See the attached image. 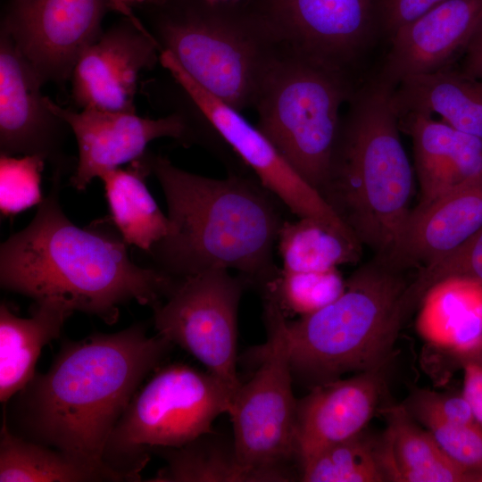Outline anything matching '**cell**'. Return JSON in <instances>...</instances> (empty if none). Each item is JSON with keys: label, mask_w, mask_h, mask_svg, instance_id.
<instances>
[{"label": "cell", "mask_w": 482, "mask_h": 482, "mask_svg": "<svg viewBox=\"0 0 482 482\" xmlns=\"http://www.w3.org/2000/svg\"><path fill=\"white\" fill-rule=\"evenodd\" d=\"M137 322L120 331L64 338L49 369L4 404L15 435L103 461L107 439L145 376L172 346Z\"/></svg>", "instance_id": "6da1fadb"}, {"label": "cell", "mask_w": 482, "mask_h": 482, "mask_svg": "<svg viewBox=\"0 0 482 482\" xmlns=\"http://www.w3.org/2000/svg\"><path fill=\"white\" fill-rule=\"evenodd\" d=\"M62 176L54 171L33 220L1 244V287L35 302L62 301L108 325L130 301L152 309L163 302L179 278L136 264L109 219L75 225L60 204Z\"/></svg>", "instance_id": "7a4b0ae2"}, {"label": "cell", "mask_w": 482, "mask_h": 482, "mask_svg": "<svg viewBox=\"0 0 482 482\" xmlns=\"http://www.w3.org/2000/svg\"><path fill=\"white\" fill-rule=\"evenodd\" d=\"M148 159L169 219L168 233L147 253L153 267L177 278L234 270L264 290L280 271L273 250L286 220L282 203L256 178H208L162 155L149 153Z\"/></svg>", "instance_id": "3957f363"}, {"label": "cell", "mask_w": 482, "mask_h": 482, "mask_svg": "<svg viewBox=\"0 0 482 482\" xmlns=\"http://www.w3.org/2000/svg\"><path fill=\"white\" fill-rule=\"evenodd\" d=\"M395 88L378 74L354 87L328 177L318 190L362 246L386 260L411 210L414 187Z\"/></svg>", "instance_id": "277c9868"}, {"label": "cell", "mask_w": 482, "mask_h": 482, "mask_svg": "<svg viewBox=\"0 0 482 482\" xmlns=\"http://www.w3.org/2000/svg\"><path fill=\"white\" fill-rule=\"evenodd\" d=\"M412 278L409 270L373 256L335 301L287 320L293 376L312 388L349 372L383 368L413 312L406 297Z\"/></svg>", "instance_id": "5b68a950"}, {"label": "cell", "mask_w": 482, "mask_h": 482, "mask_svg": "<svg viewBox=\"0 0 482 482\" xmlns=\"http://www.w3.org/2000/svg\"><path fill=\"white\" fill-rule=\"evenodd\" d=\"M152 11L161 49L203 88L229 107H254L262 79L280 50L251 3L171 0Z\"/></svg>", "instance_id": "8992f818"}, {"label": "cell", "mask_w": 482, "mask_h": 482, "mask_svg": "<svg viewBox=\"0 0 482 482\" xmlns=\"http://www.w3.org/2000/svg\"><path fill=\"white\" fill-rule=\"evenodd\" d=\"M354 87L349 74L280 48L260 87L257 128L317 191L325 182Z\"/></svg>", "instance_id": "52a82bcc"}, {"label": "cell", "mask_w": 482, "mask_h": 482, "mask_svg": "<svg viewBox=\"0 0 482 482\" xmlns=\"http://www.w3.org/2000/svg\"><path fill=\"white\" fill-rule=\"evenodd\" d=\"M236 392L209 372L185 364L155 369L136 392L105 444L102 460L125 481L141 480L152 450L180 447L212 432Z\"/></svg>", "instance_id": "ba28073f"}, {"label": "cell", "mask_w": 482, "mask_h": 482, "mask_svg": "<svg viewBox=\"0 0 482 482\" xmlns=\"http://www.w3.org/2000/svg\"><path fill=\"white\" fill-rule=\"evenodd\" d=\"M267 342L260 364L236 393L229 411L239 459L258 469L294 473L297 399L292 389L287 320L276 299L263 294Z\"/></svg>", "instance_id": "9c48e42d"}, {"label": "cell", "mask_w": 482, "mask_h": 482, "mask_svg": "<svg viewBox=\"0 0 482 482\" xmlns=\"http://www.w3.org/2000/svg\"><path fill=\"white\" fill-rule=\"evenodd\" d=\"M248 282L229 270L213 269L179 278L153 308L157 334L200 361L236 393L237 312Z\"/></svg>", "instance_id": "30bf717a"}, {"label": "cell", "mask_w": 482, "mask_h": 482, "mask_svg": "<svg viewBox=\"0 0 482 482\" xmlns=\"http://www.w3.org/2000/svg\"><path fill=\"white\" fill-rule=\"evenodd\" d=\"M251 4L281 48L346 74L378 34L375 0H258Z\"/></svg>", "instance_id": "8fae6325"}, {"label": "cell", "mask_w": 482, "mask_h": 482, "mask_svg": "<svg viewBox=\"0 0 482 482\" xmlns=\"http://www.w3.org/2000/svg\"><path fill=\"white\" fill-rule=\"evenodd\" d=\"M206 120L254 173L259 182L298 218H311L359 242L320 193L287 162L274 145L229 107L198 85L167 51L160 61ZM360 243V242H359Z\"/></svg>", "instance_id": "7c38bea8"}, {"label": "cell", "mask_w": 482, "mask_h": 482, "mask_svg": "<svg viewBox=\"0 0 482 482\" xmlns=\"http://www.w3.org/2000/svg\"><path fill=\"white\" fill-rule=\"evenodd\" d=\"M110 11L111 0H7L1 30L44 84H62Z\"/></svg>", "instance_id": "4fadbf2b"}, {"label": "cell", "mask_w": 482, "mask_h": 482, "mask_svg": "<svg viewBox=\"0 0 482 482\" xmlns=\"http://www.w3.org/2000/svg\"><path fill=\"white\" fill-rule=\"evenodd\" d=\"M161 46L138 18L123 19L103 31L79 55L71 74V95L80 109L136 112L142 71L160 61Z\"/></svg>", "instance_id": "5bb4252c"}, {"label": "cell", "mask_w": 482, "mask_h": 482, "mask_svg": "<svg viewBox=\"0 0 482 482\" xmlns=\"http://www.w3.org/2000/svg\"><path fill=\"white\" fill-rule=\"evenodd\" d=\"M46 103L76 137L79 156L70 184L78 191H84L105 172L140 159L146 154L148 144L157 138H192L189 126L179 113L150 119L136 112L72 111L47 96Z\"/></svg>", "instance_id": "9a60e30c"}, {"label": "cell", "mask_w": 482, "mask_h": 482, "mask_svg": "<svg viewBox=\"0 0 482 482\" xmlns=\"http://www.w3.org/2000/svg\"><path fill=\"white\" fill-rule=\"evenodd\" d=\"M43 81L12 39L0 32V151L38 155L64 174L62 145L68 125L47 105Z\"/></svg>", "instance_id": "2e32d148"}, {"label": "cell", "mask_w": 482, "mask_h": 482, "mask_svg": "<svg viewBox=\"0 0 482 482\" xmlns=\"http://www.w3.org/2000/svg\"><path fill=\"white\" fill-rule=\"evenodd\" d=\"M482 20V0H445L398 29L378 75L396 86L405 78L453 66Z\"/></svg>", "instance_id": "e0dca14e"}, {"label": "cell", "mask_w": 482, "mask_h": 482, "mask_svg": "<svg viewBox=\"0 0 482 482\" xmlns=\"http://www.w3.org/2000/svg\"><path fill=\"white\" fill-rule=\"evenodd\" d=\"M382 368L311 388L297 400L295 454L299 468L324 449L366 428L384 389Z\"/></svg>", "instance_id": "ac0fdd59"}, {"label": "cell", "mask_w": 482, "mask_h": 482, "mask_svg": "<svg viewBox=\"0 0 482 482\" xmlns=\"http://www.w3.org/2000/svg\"><path fill=\"white\" fill-rule=\"evenodd\" d=\"M482 227V175L419 202L411 210L389 262L412 270L440 259Z\"/></svg>", "instance_id": "d6986e66"}, {"label": "cell", "mask_w": 482, "mask_h": 482, "mask_svg": "<svg viewBox=\"0 0 482 482\" xmlns=\"http://www.w3.org/2000/svg\"><path fill=\"white\" fill-rule=\"evenodd\" d=\"M398 120L411 139L420 202L482 175V138L425 112H406Z\"/></svg>", "instance_id": "ffe728a7"}, {"label": "cell", "mask_w": 482, "mask_h": 482, "mask_svg": "<svg viewBox=\"0 0 482 482\" xmlns=\"http://www.w3.org/2000/svg\"><path fill=\"white\" fill-rule=\"evenodd\" d=\"M74 311L58 300L35 302L29 318L15 315L6 303L0 304V402L4 404L36 373L45 345L59 338Z\"/></svg>", "instance_id": "44dd1931"}, {"label": "cell", "mask_w": 482, "mask_h": 482, "mask_svg": "<svg viewBox=\"0 0 482 482\" xmlns=\"http://www.w3.org/2000/svg\"><path fill=\"white\" fill-rule=\"evenodd\" d=\"M398 116L437 115L454 129L482 138V81L453 66L403 79L393 94Z\"/></svg>", "instance_id": "7402d4cb"}, {"label": "cell", "mask_w": 482, "mask_h": 482, "mask_svg": "<svg viewBox=\"0 0 482 482\" xmlns=\"http://www.w3.org/2000/svg\"><path fill=\"white\" fill-rule=\"evenodd\" d=\"M387 427L378 439L381 461L392 482H470L469 473L418 426L404 405L384 411Z\"/></svg>", "instance_id": "603a6c76"}, {"label": "cell", "mask_w": 482, "mask_h": 482, "mask_svg": "<svg viewBox=\"0 0 482 482\" xmlns=\"http://www.w3.org/2000/svg\"><path fill=\"white\" fill-rule=\"evenodd\" d=\"M416 319L419 335L452 355L482 335V283L462 277L444 278L423 295Z\"/></svg>", "instance_id": "cb8c5ba5"}, {"label": "cell", "mask_w": 482, "mask_h": 482, "mask_svg": "<svg viewBox=\"0 0 482 482\" xmlns=\"http://www.w3.org/2000/svg\"><path fill=\"white\" fill-rule=\"evenodd\" d=\"M165 465L147 482H289L296 476L283 471L258 469L238 457L233 437L212 432L180 447L152 450Z\"/></svg>", "instance_id": "d4e9b609"}, {"label": "cell", "mask_w": 482, "mask_h": 482, "mask_svg": "<svg viewBox=\"0 0 482 482\" xmlns=\"http://www.w3.org/2000/svg\"><path fill=\"white\" fill-rule=\"evenodd\" d=\"M148 154L130 162L128 168H116L100 178L110 221L129 245L145 253L169 230V219L145 184L146 177L152 174Z\"/></svg>", "instance_id": "484cf974"}, {"label": "cell", "mask_w": 482, "mask_h": 482, "mask_svg": "<svg viewBox=\"0 0 482 482\" xmlns=\"http://www.w3.org/2000/svg\"><path fill=\"white\" fill-rule=\"evenodd\" d=\"M103 481L125 479L102 461L80 458L19 436L2 420L0 482Z\"/></svg>", "instance_id": "4316f807"}, {"label": "cell", "mask_w": 482, "mask_h": 482, "mask_svg": "<svg viewBox=\"0 0 482 482\" xmlns=\"http://www.w3.org/2000/svg\"><path fill=\"white\" fill-rule=\"evenodd\" d=\"M282 269L323 270L357 262L363 246L311 218L285 220L278 236Z\"/></svg>", "instance_id": "83f0119b"}, {"label": "cell", "mask_w": 482, "mask_h": 482, "mask_svg": "<svg viewBox=\"0 0 482 482\" xmlns=\"http://www.w3.org/2000/svg\"><path fill=\"white\" fill-rule=\"evenodd\" d=\"M304 482H384L378 440L364 430L316 454L300 466Z\"/></svg>", "instance_id": "f1b7e54d"}, {"label": "cell", "mask_w": 482, "mask_h": 482, "mask_svg": "<svg viewBox=\"0 0 482 482\" xmlns=\"http://www.w3.org/2000/svg\"><path fill=\"white\" fill-rule=\"evenodd\" d=\"M345 288V281L337 268L307 271L280 268L278 277L262 293L271 295L285 314L301 317L327 306L339 297Z\"/></svg>", "instance_id": "f546056e"}, {"label": "cell", "mask_w": 482, "mask_h": 482, "mask_svg": "<svg viewBox=\"0 0 482 482\" xmlns=\"http://www.w3.org/2000/svg\"><path fill=\"white\" fill-rule=\"evenodd\" d=\"M46 160L38 155L0 156V210L12 217L39 205L44 198L41 174Z\"/></svg>", "instance_id": "4dcf8cb0"}, {"label": "cell", "mask_w": 482, "mask_h": 482, "mask_svg": "<svg viewBox=\"0 0 482 482\" xmlns=\"http://www.w3.org/2000/svg\"><path fill=\"white\" fill-rule=\"evenodd\" d=\"M450 277H462L482 283V227L461 245L428 265L419 268L407 289L418 308L427 290Z\"/></svg>", "instance_id": "1f68e13d"}, {"label": "cell", "mask_w": 482, "mask_h": 482, "mask_svg": "<svg viewBox=\"0 0 482 482\" xmlns=\"http://www.w3.org/2000/svg\"><path fill=\"white\" fill-rule=\"evenodd\" d=\"M441 449L473 477L482 472V427L478 423H453L436 419L420 420Z\"/></svg>", "instance_id": "d6a6232c"}, {"label": "cell", "mask_w": 482, "mask_h": 482, "mask_svg": "<svg viewBox=\"0 0 482 482\" xmlns=\"http://www.w3.org/2000/svg\"><path fill=\"white\" fill-rule=\"evenodd\" d=\"M445 1L375 0V12L378 34L389 39L398 29Z\"/></svg>", "instance_id": "836d02e7"}, {"label": "cell", "mask_w": 482, "mask_h": 482, "mask_svg": "<svg viewBox=\"0 0 482 482\" xmlns=\"http://www.w3.org/2000/svg\"><path fill=\"white\" fill-rule=\"evenodd\" d=\"M462 367L464 377L461 393L469 402L477 421L482 427V365L470 362Z\"/></svg>", "instance_id": "e575fe53"}, {"label": "cell", "mask_w": 482, "mask_h": 482, "mask_svg": "<svg viewBox=\"0 0 482 482\" xmlns=\"http://www.w3.org/2000/svg\"><path fill=\"white\" fill-rule=\"evenodd\" d=\"M463 55V73L482 81V20L470 39Z\"/></svg>", "instance_id": "d590c367"}, {"label": "cell", "mask_w": 482, "mask_h": 482, "mask_svg": "<svg viewBox=\"0 0 482 482\" xmlns=\"http://www.w3.org/2000/svg\"><path fill=\"white\" fill-rule=\"evenodd\" d=\"M461 365L477 363L482 365V335L473 344L461 353L453 354Z\"/></svg>", "instance_id": "8d00e7d4"}, {"label": "cell", "mask_w": 482, "mask_h": 482, "mask_svg": "<svg viewBox=\"0 0 482 482\" xmlns=\"http://www.w3.org/2000/svg\"><path fill=\"white\" fill-rule=\"evenodd\" d=\"M147 0H111L112 10L121 13L123 16L135 18L132 9L136 6L144 5Z\"/></svg>", "instance_id": "74e56055"}, {"label": "cell", "mask_w": 482, "mask_h": 482, "mask_svg": "<svg viewBox=\"0 0 482 482\" xmlns=\"http://www.w3.org/2000/svg\"><path fill=\"white\" fill-rule=\"evenodd\" d=\"M171 1V0H147L146 3L144 5L147 4H163L165 2ZM209 3L213 4H246V3H252L258 0H203Z\"/></svg>", "instance_id": "f35d334b"}, {"label": "cell", "mask_w": 482, "mask_h": 482, "mask_svg": "<svg viewBox=\"0 0 482 482\" xmlns=\"http://www.w3.org/2000/svg\"><path fill=\"white\" fill-rule=\"evenodd\" d=\"M472 482H482V472L476 474L472 478Z\"/></svg>", "instance_id": "ab89813d"}]
</instances>
